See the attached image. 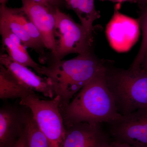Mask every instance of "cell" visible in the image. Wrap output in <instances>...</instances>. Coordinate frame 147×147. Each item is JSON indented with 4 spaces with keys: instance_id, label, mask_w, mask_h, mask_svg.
Here are the masks:
<instances>
[{
    "instance_id": "obj_7",
    "label": "cell",
    "mask_w": 147,
    "mask_h": 147,
    "mask_svg": "<svg viewBox=\"0 0 147 147\" xmlns=\"http://www.w3.org/2000/svg\"><path fill=\"white\" fill-rule=\"evenodd\" d=\"M31 111L18 105H4L0 109V147H13L28 125Z\"/></svg>"
},
{
    "instance_id": "obj_10",
    "label": "cell",
    "mask_w": 147,
    "mask_h": 147,
    "mask_svg": "<svg viewBox=\"0 0 147 147\" xmlns=\"http://www.w3.org/2000/svg\"><path fill=\"white\" fill-rule=\"evenodd\" d=\"M65 127L63 147H106L111 141L101 123L80 122Z\"/></svg>"
},
{
    "instance_id": "obj_8",
    "label": "cell",
    "mask_w": 147,
    "mask_h": 147,
    "mask_svg": "<svg viewBox=\"0 0 147 147\" xmlns=\"http://www.w3.org/2000/svg\"><path fill=\"white\" fill-rule=\"evenodd\" d=\"M121 4L116 5L114 15L106 28V33L111 46L119 52L130 49L137 42L139 35L138 19L119 12Z\"/></svg>"
},
{
    "instance_id": "obj_11",
    "label": "cell",
    "mask_w": 147,
    "mask_h": 147,
    "mask_svg": "<svg viewBox=\"0 0 147 147\" xmlns=\"http://www.w3.org/2000/svg\"><path fill=\"white\" fill-rule=\"evenodd\" d=\"M0 64L16 77L21 84L29 89L39 92L45 97L53 98L55 95L48 79L36 75L27 67L13 61L7 54L1 52Z\"/></svg>"
},
{
    "instance_id": "obj_4",
    "label": "cell",
    "mask_w": 147,
    "mask_h": 147,
    "mask_svg": "<svg viewBox=\"0 0 147 147\" xmlns=\"http://www.w3.org/2000/svg\"><path fill=\"white\" fill-rule=\"evenodd\" d=\"M60 99H40L35 92L20 99L19 104L30 110L34 119L47 139L50 147H63L66 127L60 110Z\"/></svg>"
},
{
    "instance_id": "obj_21",
    "label": "cell",
    "mask_w": 147,
    "mask_h": 147,
    "mask_svg": "<svg viewBox=\"0 0 147 147\" xmlns=\"http://www.w3.org/2000/svg\"><path fill=\"white\" fill-rule=\"evenodd\" d=\"M100 1H109L121 4V3L125 2H128L131 3H138L139 0H100Z\"/></svg>"
},
{
    "instance_id": "obj_15",
    "label": "cell",
    "mask_w": 147,
    "mask_h": 147,
    "mask_svg": "<svg viewBox=\"0 0 147 147\" xmlns=\"http://www.w3.org/2000/svg\"><path fill=\"white\" fill-rule=\"evenodd\" d=\"M6 4L0 6V24H4L11 31L21 40L26 47L34 50L39 55V50L28 33L22 26L18 23L7 12Z\"/></svg>"
},
{
    "instance_id": "obj_19",
    "label": "cell",
    "mask_w": 147,
    "mask_h": 147,
    "mask_svg": "<svg viewBox=\"0 0 147 147\" xmlns=\"http://www.w3.org/2000/svg\"><path fill=\"white\" fill-rule=\"evenodd\" d=\"M27 139H28V125L18 142L16 143V145L13 147H28Z\"/></svg>"
},
{
    "instance_id": "obj_18",
    "label": "cell",
    "mask_w": 147,
    "mask_h": 147,
    "mask_svg": "<svg viewBox=\"0 0 147 147\" xmlns=\"http://www.w3.org/2000/svg\"><path fill=\"white\" fill-rule=\"evenodd\" d=\"M35 2L42 4L53 8H60L65 5L64 0H31Z\"/></svg>"
},
{
    "instance_id": "obj_14",
    "label": "cell",
    "mask_w": 147,
    "mask_h": 147,
    "mask_svg": "<svg viewBox=\"0 0 147 147\" xmlns=\"http://www.w3.org/2000/svg\"><path fill=\"white\" fill-rule=\"evenodd\" d=\"M34 92L21 84L4 66L0 65L1 99H21Z\"/></svg>"
},
{
    "instance_id": "obj_17",
    "label": "cell",
    "mask_w": 147,
    "mask_h": 147,
    "mask_svg": "<svg viewBox=\"0 0 147 147\" xmlns=\"http://www.w3.org/2000/svg\"><path fill=\"white\" fill-rule=\"evenodd\" d=\"M28 147H50L46 137L34 119L31 112L28 123Z\"/></svg>"
},
{
    "instance_id": "obj_20",
    "label": "cell",
    "mask_w": 147,
    "mask_h": 147,
    "mask_svg": "<svg viewBox=\"0 0 147 147\" xmlns=\"http://www.w3.org/2000/svg\"><path fill=\"white\" fill-rule=\"evenodd\" d=\"M106 147H134L131 145L125 143L117 142V141H111Z\"/></svg>"
},
{
    "instance_id": "obj_23",
    "label": "cell",
    "mask_w": 147,
    "mask_h": 147,
    "mask_svg": "<svg viewBox=\"0 0 147 147\" xmlns=\"http://www.w3.org/2000/svg\"><path fill=\"white\" fill-rule=\"evenodd\" d=\"M138 3L143 9L146 8V5L147 4V0H139Z\"/></svg>"
},
{
    "instance_id": "obj_1",
    "label": "cell",
    "mask_w": 147,
    "mask_h": 147,
    "mask_svg": "<svg viewBox=\"0 0 147 147\" xmlns=\"http://www.w3.org/2000/svg\"><path fill=\"white\" fill-rule=\"evenodd\" d=\"M106 65L68 104L60 108L65 127L80 122L109 124L122 117L106 82Z\"/></svg>"
},
{
    "instance_id": "obj_3",
    "label": "cell",
    "mask_w": 147,
    "mask_h": 147,
    "mask_svg": "<svg viewBox=\"0 0 147 147\" xmlns=\"http://www.w3.org/2000/svg\"><path fill=\"white\" fill-rule=\"evenodd\" d=\"M109 61L105 71L107 85L119 113L124 116L147 108V71L119 68Z\"/></svg>"
},
{
    "instance_id": "obj_6",
    "label": "cell",
    "mask_w": 147,
    "mask_h": 147,
    "mask_svg": "<svg viewBox=\"0 0 147 147\" xmlns=\"http://www.w3.org/2000/svg\"><path fill=\"white\" fill-rule=\"evenodd\" d=\"M108 124L114 141L134 147H147V108L122 116Z\"/></svg>"
},
{
    "instance_id": "obj_16",
    "label": "cell",
    "mask_w": 147,
    "mask_h": 147,
    "mask_svg": "<svg viewBox=\"0 0 147 147\" xmlns=\"http://www.w3.org/2000/svg\"><path fill=\"white\" fill-rule=\"evenodd\" d=\"M138 19L142 32V39L139 51L129 67L133 69H141L142 61L147 53V9H143Z\"/></svg>"
},
{
    "instance_id": "obj_2",
    "label": "cell",
    "mask_w": 147,
    "mask_h": 147,
    "mask_svg": "<svg viewBox=\"0 0 147 147\" xmlns=\"http://www.w3.org/2000/svg\"><path fill=\"white\" fill-rule=\"evenodd\" d=\"M109 61L94 53L53 62L42 66L40 75L47 78L55 96L60 99V108L67 105L77 93L105 67Z\"/></svg>"
},
{
    "instance_id": "obj_22",
    "label": "cell",
    "mask_w": 147,
    "mask_h": 147,
    "mask_svg": "<svg viewBox=\"0 0 147 147\" xmlns=\"http://www.w3.org/2000/svg\"><path fill=\"white\" fill-rule=\"evenodd\" d=\"M141 68L143 70L147 71V53L142 61L141 64Z\"/></svg>"
},
{
    "instance_id": "obj_5",
    "label": "cell",
    "mask_w": 147,
    "mask_h": 147,
    "mask_svg": "<svg viewBox=\"0 0 147 147\" xmlns=\"http://www.w3.org/2000/svg\"><path fill=\"white\" fill-rule=\"evenodd\" d=\"M54 16L56 55L53 60L48 64L62 60L69 54L84 55L92 53L94 40L90 38L82 24H77L60 8L55 9Z\"/></svg>"
},
{
    "instance_id": "obj_12",
    "label": "cell",
    "mask_w": 147,
    "mask_h": 147,
    "mask_svg": "<svg viewBox=\"0 0 147 147\" xmlns=\"http://www.w3.org/2000/svg\"><path fill=\"white\" fill-rule=\"evenodd\" d=\"M0 34L2 49L9 57L22 65L34 69L40 75L42 65L36 63L31 57L21 40L2 24H0Z\"/></svg>"
},
{
    "instance_id": "obj_13",
    "label": "cell",
    "mask_w": 147,
    "mask_h": 147,
    "mask_svg": "<svg viewBox=\"0 0 147 147\" xmlns=\"http://www.w3.org/2000/svg\"><path fill=\"white\" fill-rule=\"evenodd\" d=\"M64 3L67 8L76 13L82 26L94 40V23L100 16V12L96 9L94 0H64Z\"/></svg>"
},
{
    "instance_id": "obj_24",
    "label": "cell",
    "mask_w": 147,
    "mask_h": 147,
    "mask_svg": "<svg viewBox=\"0 0 147 147\" xmlns=\"http://www.w3.org/2000/svg\"><path fill=\"white\" fill-rule=\"evenodd\" d=\"M8 0H0V3L1 5H4L6 4V3L7 2Z\"/></svg>"
},
{
    "instance_id": "obj_9",
    "label": "cell",
    "mask_w": 147,
    "mask_h": 147,
    "mask_svg": "<svg viewBox=\"0 0 147 147\" xmlns=\"http://www.w3.org/2000/svg\"><path fill=\"white\" fill-rule=\"evenodd\" d=\"M22 8L32 22L42 37L46 49L50 51L47 64L56 55V40L55 35V9L31 0H21Z\"/></svg>"
}]
</instances>
